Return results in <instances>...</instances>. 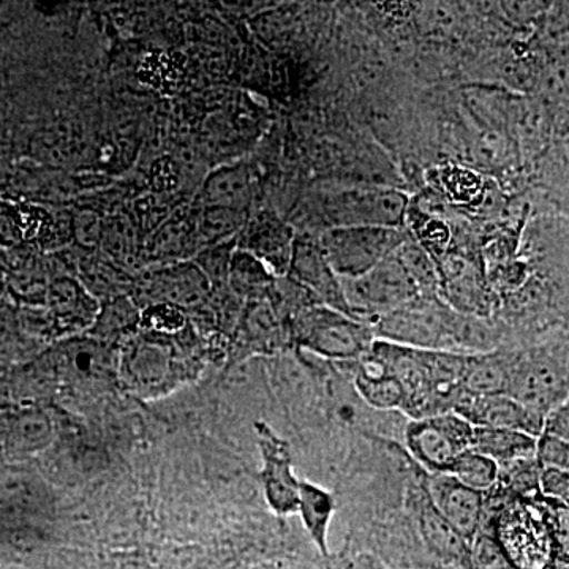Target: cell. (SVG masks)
Returning <instances> with one entry per match:
<instances>
[{
	"mask_svg": "<svg viewBox=\"0 0 569 569\" xmlns=\"http://www.w3.org/2000/svg\"><path fill=\"white\" fill-rule=\"evenodd\" d=\"M370 350L402 387L406 395L402 413L408 418L421 419L455 411L463 395V377L470 355L422 350L381 339H377Z\"/></svg>",
	"mask_w": 569,
	"mask_h": 569,
	"instance_id": "obj_1",
	"label": "cell"
},
{
	"mask_svg": "<svg viewBox=\"0 0 569 569\" xmlns=\"http://www.w3.org/2000/svg\"><path fill=\"white\" fill-rule=\"evenodd\" d=\"M290 331L299 348L331 362L359 361L377 340L372 326L323 305L295 312Z\"/></svg>",
	"mask_w": 569,
	"mask_h": 569,
	"instance_id": "obj_2",
	"label": "cell"
},
{
	"mask_svg": "<svg viewBox=\"0 0 569 569\" xmlns=\"http://www.w3.org/2000/svg\"><path fill=\"white\" fill-rule=\"evenodd\" d=\"M569 395V343L515 351L509 396L546 419Z\"/></svg>",
	"mask_w": 569,
	"mask_h": 569,
	"instance_id": "obj_3",
	"label": "cell"
},
{
	"mask_svg": "<svg viewBox=\"0 0 569 569\" xmlns=\"http://www.w3.org/2000/svg\"><path fill=\"white\" fill-rule=\"evenodd\" d=\"M493 519V535L516 569H548L553 563V539L545 500L516 497Z\"/></svg>",
	"mask_w": 569,
	"mask_h": 569,
	"instance_id": "obj_4",
	"label": "cell"
},
{
	"mask_svg": "<svg viewBox=\"0 0 569 569\" xmlns=\"http://www.w3.org/2000/svg\"><path fill=\"white\" fill-rule=\"evenodd\" d=\"M406 228L339 227L318 236L321 249L339 279L372 271L406 242Z\"/></svg>",
	"mask_w": 569,
	"mask_h": 569,
	"instance_id": "obj_5",
	"label": "cell"
},
{
	"mask_svg": "<svg viewBox=\"0 0 569 569\" xmlns=\"http://www.w3.org/2000/svg\"><path fill=\"white\" fill-rule=\"evenodd\" d=\"M340 283L350 316L370 326L421 296L396 253L367 274Z\"/></svg>",
	"mask_w": 569,
	"mask_h": 569,
	"instance_id": "obj_6",
	"label": "cell"
},
{
	"mask_svg": "<svg viewBox=\"0 0 569 569\" xmlns=\"http://www.w3.org/2000/svg\"><path fill=\"white\" fill-rule=\"evenodd\" d=\"M323 212L329 220V228H403L408 213V198L406 193L391 187L358 183L326 194Z\"/></svg>",
	"mask_w": 569,
	"mask_h": 569,
	"instance_id": "obj_7",
	"label": "cell"
},
{
	"mask_svg": "<svg viewBox=\"0 0 569 569\" xmlns=\"http://www.w3.org/2000/svg\"><path fill=\"white\" fill-rule=\"evenodd\" d=\"M406 443L427 473H449L459 456L471 449L473 426L456 411L410 419Z\"/></svg>",
	"mask_w": 569,
	"mask_h": 569,
	"instance_id": "obj_8",
	"label": "cell"
},
{
	"mask_svg": "<svg viewBox=\"0 0 569 569\" xmlns=\"http://www.w3.org/2000/svg\"><path fill=\"white\" fill-rule=\"evenodd\" d=\"M151 336L142 331L127 337L119 355V376L137 395H160L176 380L173 348Z\"/></svg>",
	"mask_w": 569,
	"mask_h": 569,
	"instance_id": "obj_9",
	"label": "cell"
},
{
	"mask_svg": "<svg viewBox=\"0 0 569 569\" xmlns=\"http://www.w3.org/2000/svg\"><path fill=\"white\" fill-rule=\"evenodd\" d=\"M254 436L263 463L260 477L269 508L280 518L296 515L301 481L295 475L290 447L268 422H254Z\"/></svg>",
	"mask_w": 569,
	"mask_h": 569,
	"instance_id": "obj_10",
	"label": "cell"
},
{
	"mask_svg": "<svg viewBox=\"0 0 569 569\" xmlns=\"http://www.w3.org/2000/svg\"><path fill=\"white\" fill-rule=\"evenodd\" d=\"M425 488L441 518L470 545L485 522L486 493L467 488L451 473H427Z\"/></svg>",
	"mask_w": 569,
	"mask_h": 569,
	"instance_id": "obj_11",
	"label": "cell"
},
{
	"mask_svg": "<svg viewBox=\"0 0 569 569\" xmlns=\"http://www.w3.org/2000/svg\"><path fill=\"white\" fill-rule=\"evenodd\" d=\"M288 279L306 288L320 305L350 316L342 283H340L335 269L329 264L318 238L295 239L293 257H291L290 269H288Z\"/></svg>",
	"mask_w": 569,
	"mask_h": 569,
	"instance_id": "obj_12",
	"label": "cell"
},
{
	"mask_svg": "<svg viewBox=\"0 0 569 569\" xmlns=\"http://www.w3.org/2000/svg\"><path fill=\"white\" fill-rule=\"evenodd\" d=\"M455 411L473 427L518 430L535 438L545 430V418L533 413L511 396L462 395Z\"/></svg>",
	"mask_w": 569,
	"mask_h": 569,
	"instance_id": "obj_13",
	"label": "cell"
},
{
	"mask_svg": "<svg viewBox=\"0 0 569 569\" xmlns=\"http://www.w3.org/2000/svg\"><path fill=\"white\" fill-rule=\"evenodd\" d=\"M140 290L149 299L148 306L170 305L183 309L201 305L208 298L211 282L197 263L181 261L146 276Z\"/></svg>",
	"mask_w": 569,
	"mask_h": 569,
	"instance_id": "obj_14",
	"label": "cell"
},
{
	"mask_svg": "<svg viewBox=\"0 0 569 569\" xmlns=\"http://www.w3.org/2000/svg\"><path fill=\"white\" fill-rule=\"evenodd\" d=\"M239 249L252 253L272 274L288 276L296 236L293 230L272 213L263 212L246 223Z\"/></svg>",
	"mask_w": 569,
	"mask_h": 569,
	"instance_id": "obj_15",
	"label": "cell"
},
{
	"mask_svg": "<svg viewBox=\"0 0 569 569\" xmlns=\"http://www.w3.org/2000/svg\"><path fill=\"white\" fill-rule=\"evenodd\" d=\"M351 366L356 392L367 406L380 411L397 410L402 413L406 407L403 389L372 350L359 361L351 362Z\"/></svg>",
	"mask_w": 569,
	"mask_h": 569,
	"instance_id": "obj_16",
	"label": "cell"
},
{
	"mask_svg": "<svg viewBox=\"0 0 569 569\" xmlns=\"http://www.w3.org/2000/svg\"><path fill=\"white\" fill-rule=\"evenodd\" d=\"M413 508L419 531H421L429 549L441 559L456 561V563L468 568L470 545L449 526L447 520L441 518L440 512L437 511L429 496H427L425 485L421 486L418 496L415 497Z\"/></svg>",
	"mask_w": 569,
	"mask_h": 569,
	"instance_id": "obj_17",
	"label": "cell"
},
{
	"mask_svg": "<svg viewBox=\"0 0 569 569\" xmlns=\"http://www.w3.org/2000/svg\"><path fill=\"white\" fill-rule=\"evenodd\" d=\"M254 178L247 164L238 163L213 171L200 192L203 208L247 212L253 200Z\"/></svg>",
	"mask_w": 569,
	"mask_h": 569,
	"instance_id": "obj_18",
	"label": "cell"
},
{
	"mask_svg": "<svg viewBox=\"0 0 569 569\" xmlns=\"http://www.w3.org/2000/svg\"><path fill=\"white\" fill-rule=\"evenodd\" d=\"M515 351L490 350L468 358L463 395L509 396Z\"/></svg>",
	"mask_w": 569,
	"mask_h": 569,
	"instance_id": "obj_19",
	"label": "cell"
},
{
	"mask_svg": "<svg viewBox=\"0 0 569 569\" xmlns=\"http://www.w3.org/2000/svg\"><path fill=\"white\" fill-rule=\"evenodd\" d=\"M335 497L328 490L313 485V482L301 481L296 515L301 516L307 533L323 557L329 556V526L335 518Z\"/></svg>",
	"mask_w": 569,
	"mask_h": 569,
	"instance_id": "obj_20",
	"label": "cell"
},
{
	"mask_svg": "<svg viewBox=\"0 0 569 569\" xmlns=\"http://www.w3.org/2000/svg\"><path fill=\"white\" fill-rule=\"evenodd\" d=\"M471 448L496 460L500 467L516 460L535 458L537 438L518 430L473 427Z\"/></svg>",
	"mask_w": 569,
	"mask_h": 569,
	"instance_id": "obj_21",
	"label": "cell"
},
{
	"mask_svg": "<svg viewBox=\"0 0 569 569\" xmlns=\"http://www.w3.org/2000/svg\"><path fill=\"white\" fill-rule=\"evenodd\" d=\"M140 309L132 298L121 295L107 299L100 306L99 316L89 329V336L100 342L108 343L118 337H129L140 328Z\"/></svg>",
	"mask_w": 569,
	"mask_h": 569,
	"instance_id": "obj_22",
	"label": "cell"
},
{
	"mask_svg": "<svg viewBox=\"0 0 569 569\" xmlns=\"http://www.w3.org/2000/svg\"><path fill=\"white\" fill-rule=\"evenodd\" d=\"M228 283L236 295L250 299H263L274 283L272 272L252 253L236 249L228 268Z\"/></svg>",
	"mask_w": 569,
	"mask_h": 569,
	"instance_id": "obj_23",
	"label": "cell"
},
{
	"mask_svg": "<svg viewBox=\"0 0 569 569\" xmlns=\"http://www.w3.org/2000/svg\"><path fill=\"white\" fill-rule=\"evenodd\" d=\"M247 212L228 209L203 208L197 223V244L201 249L227 244L244 230Z\"/></svg>",
	"mask_w": 569,
	"mask_h": 569,
	"instance_id": "obj_24",
	"label": "cell"
},
{
	"mask_svg": "<svg viewBox=\"0 0 569 569\" xmlns=\"http://www.w3.org/2000/svg\"><path fill=\"white\" fill-rule=\"evenodd\" d=\"M449 473L467 488L488 493L497 486L500 467L496 460L471 448L459 456Z\"/></svg>",
	"mask_w": 569,
	"mask_h": 569,
	"instance_id": "obj_25",
	"label": "cell"
},
{
	"mask_svg": "<svg viewBox=\"0 0 569 569\" xmlns=\"http://www.w3.org/2000/svg\"><path fill=\"white\" fill-rule=\"evenodd\" d=\"M186 326L182 309L170 305L144 307L140 316L141 331L159 336H173Z\"/></svg>",
	"mask_w": 569,
	"mask_h": 569,
	"instance_id": "obj_26",
	"label": "cell"
},
{
	"mask_svg": "<svg viewBox=\"0 0 569 569\" xmlns=\"http://www.w3.org/2000/svg\"><path fill=\"white\" fill-rule=\"evenodd\" d=\"M553 539V561L569 563V507L542 497Z\"/></svg>",
	"mask_w": 569,
	"mask_h": 569,
	"instance_id": "obj_27",
	"label": "cell"
},
{
	"mask_svg": "<svg viewBox=\"0 0 569 569\" xmlns=\"http://www.w3.org/2000/svg\"><path fill=\"white\" fill-rule=\"evenodd\" d=\"M535 460H537L539 470L556 468V470L569 471V441L542 432L537 438Z\"/></svg>",
	"mask_w": 569,
	"mask_h": 569,
	"instance_id": "obj_28",
	"label": "cell"
},
{
	"mask_svg": "<svg viewBox=\"0 0 569 569\" xmlns=\"http://www.w3.org/2000/svg\"><path fill=\"white\" fill-rule=\"evenodd\" d=\"M17 443L20 448H40L48 443L51 437V425L39 413L26 415L17 425Z\"/></svg>",
	"mask_w": 569,
	"mask_h": 569,
	"instance_id": "obj_29",
	"label": "cell"
},
{
	"mask_svg": "<svg viewBox=\"0 0 569 569\" xmlns=\"http://www.w3.org/2000/svg\"><path fill=\"white\" fill-rule=\"evenodd\" d=\"M186 241H189L186 228L181 223H168L156 234L152 249L149 250L156 258H176V261H183L181 258Z\"/></svg>",
	"mask_w": 569,
	"mask_h": 569,
	"instance_id": "obj_30",
	"label": "cell"
},
{
	"mask_svg": "<svg viewBox=\"0 0 569 569\" xmlns=\"http://www.w3.org/2000/svg\"><path fill=\"white\" fill-rule=\"evenodd\" d=\"M481 178L463 168H449L443 174V186L455 200L468 201L481 192Z\"/></svg>",
	"mask_w": 569,
	"mask_h": 569,
	"instance_id": "obj_31",
	"label": "cell"
},
{
	"mask_svg": "<svg viewBox=\"0 0 569 569\" xmlns=\"http://www.w3.org/2000/svg\"><path fill=\"white\" fill-rule=\"evenodd\" d=\"M539 496L569 507V471L542 468L538 478Z\"/></svg>",
	"mask_w": 569,
	"mask_h": 569,
	"instance_id": "obj_32",
	"label": "cell"
},
{
	"mask_svg": "<svg viewBox=\"0 0 569 569\" xmlns=\"http://www.w3.org/2000/svg\"><path fill=\"white\" fill-rule=\"evenodd\" d=\"M542 92L553 102H569V62L553 63L542 77Z\"/></svg>",
	"mask_w": 569,
	"mask_h": 569,
	"instance_id": "obj_33",
	"label": "cell"
},
{
	"mask_svg": "<svg viewBox=\"0 0 569 569\" xmlns=\"http://www.w3.org/2000/svg\"><path fill=\"white\" fill-rule=\"evenodd\" d=\"M78 241L84 247H96L102 241L103 223L96 212L84 211L77 219Z\"/></svg>",
	"mask_w": 569,
	"mask_h": 569,
	"instance_id": "obj_34",
	"label": "cell"
},
{
	"mask_svg": "<svg viewBox=\"0 0 569 569\" xmlns=\"http://www.w3.org/2000/svg\"><path fill=\"white\" fill-rule=\"evenodd\" d=\"M542 432L569 441V395L561 406L550 411L548 417H546L545 430Z\"/></svg>",
	"mask_w": 569,
	"mask_h": 569,
	"instance_id": "obj_35",
	"label": "cell"
},
{
	"mask_svg": "<svg viewBox=\"0 0 569 569\" xmlns=\"http://www.w3.org/2000/svg\"><path fill=\"white\" fill-rule=\"evenodd\" d=\"M548 569H569V563H557V561H553Z\"/></svg>",
	"mask_w": 569,
	"mask_h": 569,
	"instance_id": "obj_36",
	"label": "cell"
}]
</instances>
